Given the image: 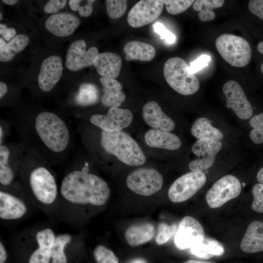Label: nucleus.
<instances>
[{"mask_svg":"<svg viewBox=\"0 0 263 263\" xmlns=\"http://www.w3.org/2000/svg\"><path fill=\"white\" fill-rule=\"evenodd\" d=\"M0 20H1V18H2V14H1V13H0Z\"/></svg>","mask_w":263,"mask_h":263,"instance_id":"53","label":"nucleus"},{"mask_svg":"<svg viewBox=\"0 0 263 263\" xmlns=\"http://www.w3.org/2000/svg\"><path fill=\"white\" fill-rule=\"evenodd\" d=\"M212 121L206 117L197 118L191 128L192 135L198 139L209 138L222 140L224 135L221 131L211 124Z\"/></svg>","mask_w":263,"mask_h":263,"instance_id":"31","label":"nucleus"},{"mask_svg":"<svg viewBox=\"0 0 263 263\" xmlns=\"http://www.w3.org/2000/svg\"><path fill=\"white\" fill-rule=\"evenodd\" d=\"M106 10L108 16L116 19L122 17L126 12L127 1L125 0H106Z\"/></svg>","mask_w":263,"mask_h":263,"instance_id":"36","label":"nucleus"},{"mask_svg":"<svg viewBox=\"0 0 263 263\" xmlns=\"http://www.w3.org/2000/svg\"><path fill=\"white\" fill-rule=\"evenodd\" d=\"M240 247L244 252L248 253L263 251V222L255 221L248 225Z\"/></svg>","mask_w":263,"mask_h":263,"instance_id":"26","label":"nucleus"},{"mask_svg":"<svg viewBox=\"0 0 263 263\" xmlns=\"http://www.w3.org/2000/svg\"><path fill=\"white\" fill-rule=\"evenodd\" d=\"M224 2V0H195L193 8L196 11H199L198 17L201 20L209 21L215 18L213 9L222 7Z\"/></svg>","mask_w":263,"mask_h":263,"instance_id":"33","label":"nucleus"},{"mask_svg":"<svg viewBox=\"0 0 263 263\" xmlns=\"http://www.w3.org/2000/svg\"><path fill=\"white\" fill-rule=\"evenodd\" d=\"M249 125L253 128L249 133L251 141L256 144L263 143V113L252 116Z\"/></svg>","mask_w":263,"mask_h":263,"instance_id":"34","label":"nucleus"},{"mask_svg":"<svg viewBox=\"0 0 263 263\" xmlns=\"http://www.w3.org/2000/svg\"><path fill=\"white\" fill-rule=\"evenodd\" d=\"M93 65L102 77L115 79L120 73L122 58L114 53H99L94 60Z\"/></svg>","mask_w":263,"mask_h":263,"instance_id":"24","label":"nucleus"},{"mask_svg":"<svg viewBox=\"0 0 263 263\" xmlns=\"http://www.w3.org/2000/svg\"><path fill=\"white\" fill-rule=\"evenodd\" d=\"M2 1L4 3L7 5H14L17 3L19 1V0H3Z\"/></svg>","mask_w":263,"mask_h":263,"instance_id":"51","label":"nucleus"},{"mask_svg":"<svg viewBox=\"0 0 263 263\" xmlns=\"http://www.w3.org/2000/svg\"><path fill=\"white\" fill-rule=\"evenodd\" d=\"M215 46L223 59L234 67H244L251 59L250 45L241 37L223 34L216 38Z\"/></svg>","mask_w":263,"mask_h":263,"instance_id":"8","label":"nucleus"},{"mask_svg":"<svg viewBox=\"0 0 263 263\" xmlns=\"http://www.w3.org/2000/svg\"><path fill=\"white\" fill-rule=\"evenodd\" d=\"M142 115L145 122L152 129L170 132L175 127L173 120L154 101H149L143 106Z\"/></svg>","mask_w":263,"mask_h":263,"instance_id":"21","label":"nucleus"},{"mask_svg":"<svg viewBox=\"0 0 263 263\" xmlns=\"http://www.w3.org/2000/svg\"><path fill=\"white\" fill-rule=\"evenodd\" d=\"M94 0H70L69 5L73 11H78L79 14L83 17H87L93 12V4Z\"/></svg>","mask_w":263,"mask_h":263,"instance_id":"38","label":"nucleus"},{"mask_svg":"<svg viewBox=\"0 0 263 263\" xmlns=\"http://www.w3.org/2000/svg\"><path fill=\"white\" fill-rule=\"evenodd\" d=\"M83 242L82 237L76 233L56 234L50 263H69V252L80 249Z\"/></svg>","mask_w":263,"mask_h":263,"instance_id":"20","label":"nucleus"},{"mask_svg":"<svg viewBox=\"0 0 263 263\" xmlns=\"http://www.w3.org/2000/svg\"><path fill=\"white\" fill-rule=\"evenodd\" d=\"M167 12L171 15H177L185 12L194 2L193 0H164Z\"/></svg>","mask_w":263,"mask_h":263,"instance_id":"37","label":"nucleus"},{"mask_svg":"<svg viewBox=\"0 0 263 263\" xmlns=\"http://www.w3.org/2000/svg\"><path fill=\"white\" fill-rule=\"evenodd\" d=\"M17 34L16 30L14 28H6L4 30H0V34L7 41L11 40Z\"/></svg>","mask_w":263,"mask_h":263,"instance_id":"46","label":"nucleus"},{"mask_svg":"<svg viewBox=\"0 0 263 263\" xmlns=\"http://www.w3.org/2000/svg\"><path fill=\"white\" fill-rule=\"evenodd\" d=\"M7 252L6 245L1 237L0 240V263H5L7 260Z\"/></svg>","mask_w":263,"mask_h":263,"instance_id":"47","label":"nucleus"},{"mask_svg":"<svg viewBox=\"0 0 263 263\" xmlns=\"http://www.w3.org/2000/svg\"><path fill=\"white\" fill-rule=\"evenodd\" d=\"M110 195L107 183L91 172L89 163L75 158L66 169L59 187L55 219L76 227L84 221L87 208L104 206Z\"/></svg>","mask_w":263,"mask_h":263,"instance_id":"1","label":"nucleus"},{"mask_svg":"<svg viewBox=\"0 0 263 263\" xmlns=\"http://www.w3.org/2000/svg\"><path fill=\"white\" fill-rule=\"evenodd\" d=\"M163 73L168 84L181 94H192L199 89V80L189 71L187 62L180 57L168 59L164 64Z\"/></svg>","mask_w":263,"mask_h":263,"instance_id":"7","label":"nucleus"},{"mask_svg":"<svg viewBox=\"0 0 263 263\" xmlns=\"http://www.w3.org/2000/svg\"><path fill=\"white\" fill-rule=\"evenodd\" d=\"M12 120L20 142L38 152L51 167L60 165L67 159L75 135L66 119L43 110L17 114Z\"/></svg>","mask_w":263,"mask_h":263,"instance_id":"2","label":"nucleus"},{"mask_svg":"<svg viewBox=\"0 0 263 263\" xmlns=\"http://www.w3.org/2000/svg\"><path fill=\"white\" fill-rule=\"evenodd\" d=\"M100 98L98 88L94 84H81L75 93L73 99V104L79 107H86L97 104Z\"/></svg>","mask_w":263,"mask_h":263,"instance_id":"30","label":"nucleus"},{"mask_svg":"<svg viewBox=\"0 0 263 263\" xmlns=\"http://www.w3.org/2000/svg\"><path fill=\"white\" fill-rule=\"evenodd\" d=\"M36 208L19 180L8 186L0 187L1 222L10 223L22 220Z\"/></svg>","mask_w":263,"mask_h":263,"instance_id":"6","label":"nucleus"},{"mask_svg":"<svg viewBox=\"0 0 263 263\" xmlns=\"http://www.w3.org/2000/svg\"><path fill=\"white\" fill-rule=\"evenodd\" d=\"M102 86V104L107 107H119L124 101L126 95L121 91L122 86L115 79L101 77Z\"/></svg>","mask_w":263,"mask_h":263,"instance_id":"25","label":"nucleus"},{"mask_svg":"<svg viewBox=\"0 0 263 263\" xmlns=\"http://www.w3.org/2000/svg\"><path fill=\"white\" fill-rule=\"evenodd\" d=\"M211 60V57L207 55H203L193 61L190 62L189 71L193 74L207 66Z\"/></svg>","mask_w":263,"mask_h":263,"instance_id":"42","label":"nucleus"},{"mask_svg":"<svg viewBox=\"0 0 263 263\" xmlns=\"http://www.w3.org/2000/svg\"><path fill=\"white\" fill-rule=\"evenodd\" d=\"M257 179L258 182L263 184V167L258 171L257 174Z\"/></svg>","mask_w":263,"mask_h":263,"instance_id":"50","label":"nucleus"},{"mask_svg":"<svg viewBox=\"0 0 263 263\" xmlns=\"http://www.w3.org/2000/svg\"><path fill=\"white\" fill-rule=\"evenodd\" d=\"M8 91V87L3 82H0V99H2L6 94Z\"/></svg>","mask_w":263,"mask_h":263,"instance_id":"48","label":"nucleus"},{"mask_svg":"<svg viewBox=\"0 0 263 263\" xmlns=\"http://www.w3.org/2000/svg\"><path fill=\"white\" fill-rule=\"evenodd\" d=\"M248 8L253 16L263 21V0H249Z\"/></svg>","mask_w":263,"mask_h":263,"instance_id":"43","label":"nucleus"},{"mask_svg":"<svg viewBox=\"0 0 263 263\" xmlns=\"http://www.w3.org/2000/svg\"><path fill=\"white\" fill-rule=\"evenodd\" d=\"M63 69L60 56L53 55L44 59L38 78L39 89L45 93L51 91L59 80Z\"/></svg>","mask_w":263,"mask_h":263,"instance_id":"19","label":"nucleus"},{"mask_svg":"<svg viewBox=\"0 0 263 263\" xmlns=\"http://www.w3.org/2000/svg\"><path fill=\"white\" fill-rule=\"evenodd\" d=\"M124 51L128 59L142 61L151 60L155 55V50L151 44L139 41H130L124 47Z\"/></svg>","mask_w":263,"mask_h":263,"instance_id":"28","label":"nucleus"},{"mask_svg":"<svg viewBox=\"0 0 263 263\" xmlns=\"http://www.w3.org/2000/svg\"><path fill=\"white\" fill-rule=\"evenodd\" d=\"M184 263H212L201 262V261H196V260H190L187 261Z\"/></svg>","mask_w":263,"mask_h":263,"instance_id":"52","label":"nucleus"},{"mask_svg":"<svg viewBox=\"0 0 263 263\" xmlns=\"http://www.w3.org/2000/svg\"><path fill=\"white\" fill-rule=\"evenodd\" d=\"M133 115L127 109L112 107L105 114L91 115L88 122L92 125L108 132L122 131L132 123Z\"/></svg>","mask_w":263,"mask_h":263,"instance_id":"13","label":"nucleus"},{"mask_svg":"<svg viewBox=\"0 0 263 263\" xmlns=\"http://www.w3.org/2000/svg\"><path fill=\"white\" fill-rule=\"evenodd\" d=\"M242 185L234 175H226L217 180L207 191L206 200L211 208H218L239 195Z\"/></svg>","mask_w":263,"mask_h":263,"instance_id":"11","label":"nucleus"},{"mask_svg":"<svg viewBox=\"0 0 263 263\" xmlns=\"http://www.w3.org/2000/svg\"><path fill=\"white\" fill-rule=\"evenodd\" d=\"M9 121L0 119V145L6 142V138L10 133L11 124Z\"/></svg>","mask_w":263,"mask_h":263,"instance_id":"45","label":"nucleus"},{"mask_svg":"<svg viewBox=\"0 0 263 263\" xmlns=\"http://www.w3.org/2000/svg\"><path fill=\"white\" fill-rule=\"evenodd\" d=\"M253 201L252 209L258 213H263V184L258 183L252 188Z\"/></svg>","mask_w":263,"mask_h":263,"instance_id":"40","label":"nucleus"},{"mask_svg":"<svg viewBox=\"0 0 263 263\" xmlns=\"http://www.w3.org/2000/svg\"><path fill=\"white\" fill-rule=\"evenodd\" d=\"M29 42V37L23 34L16 36L8 43L0 38V61H11L19 52L23 50Z\"/></svg>","mask_w":263,"mask_h":263,"instance_id":"29","label":"nucleus"},{"mask_svg":"<svg viewBox=\"0 0 263 263\" xmlns=\"http://www.w3.org/2000/svg\"><path fill=\"white\" fill-rule=\"evenodd\" d=\"M93 255L97 263H119L113 252L102 244H98L93 251Z\"/></svg>","mask_w":263,"mask_h":263,"instance_id":"35","label":"nucleus"},{"mask_svg":"<svg viewBox=\"0 0 263 263\" xmlns=\"http://www.w3.org/2000/svg\"><path fill=\"white\" fill-rule=\"evenodd\" d=\"M146 144L151 148L174 150L182 145L180 139L171 132L151 129L144 135Z\"/></svg>","mask_w":263,"mask_h":263,"instance_id":"23","label":"nucleus"},{"mask_svg":"<svg viewBox=\"0 0 263 263\" xmlns=\"http://www.w3.org/2000/svg\"><path fill=\"white\" fill-rule=\"evenodd\" d=\"M226 97V106L231 109L240 119L246 120L251 117L253 110L242 87L235 80L226 82L223 87Z\"/></svg>","mask_w":263,"mask_h":263,"instance_id":"15","label":"nucleus"},{"mask_svg":"<svg viewBox=\"0 0 263 263\" xmlns=\"http://www.w3.org/2000/svg\"><path fill=\"white\" fill-rule=\"evenodd\" d=\"M24 152V146L20 141L0 145V187L17 181Z\"/></svg>","mask_w":263,"mask_h":263,"instance_id":"9","label":"nucleus"},{"mask_svg":"<svg viewBox=\"0 0 263 263\" xmlns=\"http://www.w3.org/2000/svg\"><path fill=\"white\" fill-rule=\"evenodd\" d=\"M155 235V228L150 223H143L129 226L125 232L127 242L136 246L150 241Z\"/></svg>","mask_w":263,"mask_h":263,"instance_id":"27","label":"nucleus"},{"mask_svg":"<svg viewBox=\"0 0 263 263\" xmlns=\"http://www.w3.org/2000/svg\"><path fill=\"white\" fill-rule=\"evenodd\" d=\"M51 167L38 152L24 146L18 180L35 207L49 218L55 219L58 204L59 187Z\"/></svg>","mask_w":263,"mask_h":263,"instance_id":"3","label":"nucleus"},{"mask_svg":"<svg viewBox=\"0 0 263 263\" xmlns=\"http://www.w3.org/2000/svg\"><path fill=\"white\" fill-rule=\"evenodd\" d=\"M257 50L260 54L263 55V40L258 43L257 45ZM260 71L261 73L263 75V62L261 64Z\"/></svg>","mask_w":263,"mask_h":263,"instance_id":"49","label":"nucleus"},{"mask_svg":"<svg viewBox=\"0 0 263 263\" xmlns=\"http://www.w3.org/2000/svg\"><path fill=\"white\" fill-rule=\"evenodd\" d=\"M222 147L221 140L209 138L198 139L191 148L197 159L191 161L189 169L191 171H201L210 168L214 164L217 154Z\"/></svg>","mask_w":263,"mask_h":263,"instance_id":"14","label":"nucleus"},{"mask_svg":"<svg viewBox=\"0 0 263 263\" xmlns=\"http://www.w3.org/2000/svg\"><path fill=\"white\" fill-rule=\"evenodd\" d=\"M191 253L199 258L210 259L214 256H221L225 252L223 245L215 240L205 238L190 248Z\"/></svg>","mask_w":263,"mask_h":263,"instance_id":"32","label":"nucleus"},{"mask_svg":"<svg viewBox=\"0 0 263 263\" xmlns=\"http://www.w3.org/2000/svg\"><path fill=\"white\" fill-rule=\"evenodd\" d=\"M80 24L79 19L74 15L62 13L50 16L45 21V26L53 35L65 37L72 35Z\"/></svg>","mask_w":263,"mask_h":263,"instance_id":"22","label":"nucleus"},{"mask_svg":"<svg viewBox=\"0 0 263 263\" xmlns=\"http://www.w3.org/2000/svg\"><path fill=\"white\" fill-rule=\"evenodd\" d=\"M164 3L161 0H141L129 11L127 21L134 28H139L154 21L162 13Z\"/></svg>","mask_w":263,"mask_h":263,"instance_id":"16","label":"nucleus"},{"mask_svg":"<svg viewBox=\"0 0 263 263\" xmlns=\"http://www.w3.org/2000/svg\"><path fill=\"white\" fill-rule=\"evenodd\" d=\"M79 132L85 146L99 162L112 156L132 167L142 166L146 161L137 142L123 131L105 132L84 122L80 125Z\"/></svg>","mask_w":263,"mask_h":263,"instance_id":"4","label":"nucleus"},{"mask_svg":"<svg viewBox=\"0 0 263 263\" xmlns=\"http://www.w3.org/2000/svg\"><path fill=\"white\" fill-rule=\"evenodd\" d=\"M99 54L95 47H90L86 51V43L83 39L74 41L67 51L65 65L72 71H76L93 65V61Z\"/></svg>","mask_w":263,"mask_h":263,"instance_id":"18","label":"nucleus"},{"mask_svg":"<svg viewBox=\"0 0 263 263\" xmlns=\"http://www.w3.org/2000/svg\"><path fill=\"white\" fill-rule=\"evenodd\" d=\"M205 238L202 225L194 218L187 216L180 221L174 237L176 246L180 250L191 248Z\"/></svg>","mask_w":263,"mask_h":263,"instance_id":"17","label":"nucleus"},{"mask_svg":"<svg viewBox=\"0 0 263 263\" xmlns=\"http://www.w3.org/2000/svg\"><path fill=\"white\" fill-rule=\"evenodd\" d=\"M56 233L49 225L41 224L25 229L12 238V245L27 250V263H50Z\"/></svg>","mask_w":263,"mask_h":263,"instance_id":"5","label":"nucleus"},{"mask_svg":"<svg viewBox=\"0 0 263 263\" xmlns=\"http://www.w3.org/2000/svg\"><path fill=\"white\" fill-rule=\"evenodd\" d=\"M153 28L154 31L167 43L172 44L175 42L176 38L175 35L169 31L162 23L157 22L153 24Z\"/></svg>","mask_w":263,"mask_h":263,"instance_id":"41","label":"nucleus"},{"mask_svg":"<svg viewBox=\"0 0 263 263\" xmlns=\"http://www.w3.org/2000/svg\"><path fill=\"white\" fill-rule=\"evenodd\" d=\"M163 178L157 170L149 168H139L130 173L126 178V185L134 193L150 196L162 188Z\"/></svg>","mask_w":263,"mask_h":263,"instance_id":"10","label":"nucleus"},{"mask_svg":"<svg viewBox=\"0 0 263 263\" xmlns=\"http://www.w3.org/2000/svg\"><path fill=\"white\" fill-rule=\"evenodd\" d=\"M175 229L174 225H170L163 222L160 223L155 239L156 244L161 245L169 242L172 237Z\"/></svg>","mask_w":263,"mask_h":263,"instance_id":"39","label":"nucleus"},{"mask_svg":"<svg viewBox=\"0 0 263 263\" xmlns=\"http://www.w3.org/2000/svg\"><path fill=\"white\" fill-rule=\"evenodd\" d=\"M66 0H50L45 4L44 10L46 13L54 14L65 7Z\"/></svg>","mask_w":263,"mask_h":263,"instance_id":"44","label":"nucleus"},{"mask_svg":"<svg viewBox=\"0 0 263 263\" xmlns=\"http://www.w3.org/2000/svg\"><path fill=\"white\" fill-rule=\"evenodd\" d=\"M207 178L201 171H190L178 178L170 186L168 196L171 201L181 203L192 197L205 184Z\"/></svg>","mask_w":263,"mask_h":263,"instance_id":"12","label":"nucleus"}]
</instances>
